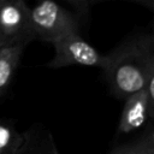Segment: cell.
I'll list each match as a JSON object with an SVG mask.
<instances>
[{"label": "cell", "mask_w": 154, "mask_h": 154, "mask_svg": "<svg viewBox=\"0 0 154 154\" xmlns=\"http://www.w3.org/2000/svg\"><path fill=\"white\" fill-rule=\"evenodd\" d=\"M5 1H6V0H0V6H1V5H2Z\"/></svg>", "instance_id": "4fadbf2b"}, {"label": "cell", "mask_w": 154, "mask_h": 154, "mask_svg": "<svg viewBox=\"0 0 154 154\" xmlns=\"http://www.w3.org/2000/svg\"><path fill=\"white\" fill-rule=\"evenodd\" d=\"M23 142L24 131H18L11 120L0 118V154H18Z\"/></svg>", "instance_id": "ba28073f"}, {"label": "cell", "mask_w": 154, "mask_h": 154, "mask_svg": "<svg viewBox=\"0 0 154 154\" xmlns=\"http://www.w3.org/2000/svg\"><path fill=\"white\" fill-rule=\"evenodd\" d=\"M97 1H105V0H94V2H97ZM128 1H135V2H140L152 10H154V0H128Z\"/></svg>", "instance_id": "8fae6325"}, {"label": "cell", "mask_w": 154, "mask_h": 154, "mask_svg": "<svg viewBox=\"0 0 154 154\" xmlns=\"http://www.w3.org/2000/svg\"><path fill=\"white\" fill-rule=\"evenodd\" d=\"M71 1H76L78 4H89V2H94V0H71Z\"/></svg>", "instance_id": "7c38bea8"}, {"label": "cell", "mask_w": 154, "mask_h": 154, "mask_svg": "<svg viewBox=\"0 0 154 154\" xmlns=\"http://www.w3.org/2000/svg\"><path fill=\"white\" fill-rule=\"evenodd\" d=\"M149 118L148 93L144 89L131 94L124 100L118 130L122 134H129L142 126Z\"/></svg>", "instance_id": "5b68a950"}, {"label": "cell", "mask_w": 154, "mask_h": 154, "mask_svg": "<svg viewBox=\"0 0 154 154\" xmlns=\"http://www.w3.org/2000/svg\"><path fill=\"white\" fill-rule=\"evenodd\" d=\"M26 45V42H17L0 47V97L11 84Z\"/></svg>", "instance_id": "52a82bcc"}, {"label": "cell", "mask_w": 154, "mask_h": 154, "mask_svg": "<svg viewBox=\"0 0 154 154\" xmlns=\"http://www.w3.org/2000/svg\"><path fill=\"white\" fill-rule=\"evenodd\" d=\"M153 35H154V31H153Z\"/></svg>", "instance_id": "5bb4252c"}, {"label": "cell", "mask_w": 154, "mask_h": 154, "mask_svg": "<svg viewBox=\"0 0 154 154\" xmlns=\"http://www.w3.org/2000/svg\"><path fill=\"white\" fill-rule=\"evenodd\" d=\"M30 25L35 40L54 43L70 34H81L77 18L54 0H38L30 7Z\"/></svg>", "instance_id": "7a4b0ae2"}, {"label": "cell", "mask_w": 154, "mask_h": 154, "mask_svg": "<svg viewBox=\"0 0 154 154\" xmlns=\"http://www.w3.org/2000/svg\"><path fill=\"white\" fill-rule=\"evenodd\" d=\"M18 154H60L51 131L35 124L24 131V142Z\"/></svg>", "instance_id": "8992f818"}, {"label": "cell", "mask_w": 154, "mask_h": 154, "mask_svg": "<svg viewBox=\"0 0 154 154\" xmlns=\"http://www.w3.org/2000/svg\"><path fill=\"white\" fill-rule=\"evenodd\" d=\"M154 65V35L137 34L106 54L102 71L113 95L125 100L146 88Z\"/></svg>", "instance_id": "6da1fadb"}, {"label": "cell", "mask_w": 154, "mask_h": 154, "mask_svg": "<svg viewBox=\"0 0 154 154\" xmlns=\"http://www.w3.org/2000/svg\"><path fill=\"white\" fill-rule=\"evenodd\" d=\"M146 90L148 93V101H149V118L154 119V65L148 78Z\"/></svg>", "instance_id": "30bf717a"}, {"label": "cell", "mask_w": 154, "mask_h": 154, "mask_svg": "<svg viewBox=\"0 0 154 154\" xmlns=\"http://www.w3.org/2000/svg\"><path fill=\"white\" fill-rule=\"evenodd\" d=\"M54 55L47 64L49 69H61L72 65L103 69L106 55L87 42L81 34L66 35L53 43Z\"/></svg>", "instance_id": "3957f363"}, {"label": "cell", "mask_w": 154, "mask_h": 154, "mask_svg": "<svg viewBox=\"0 0 154 154\" xmlns=\"http://www.w3.org/2000/svg\"><path fill=\"white\" fill-rule=\"evenodd\" d=\"M32 40L30 7L25 0H6L0 6V47Z\"/></svg>", "instance_id": "277c9868"}, {"label": "cell", "mask_w": 154, "mask_h": 154, "mask_svg": "<svg viewBox=\"0 0 154 154\" xmlns=\"http://www.w3.org/2000/svg\"><path fill=\"white\" fill-rule=\"evenodd\" d=\"M109 154H154V129L134 142L113 148Z\"/></svg>", "instance_id": "9c48e42d"}]
</instances>
